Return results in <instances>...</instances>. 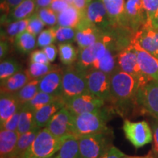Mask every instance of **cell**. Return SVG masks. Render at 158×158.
<instances>
[{
	"mask_svg": "<svg viewBox=\"0 0 158 158\" xmlns=\"http://www.w3.org/2000/svg\"><path fill=\"white\" fill-rule=\"evenodd\" d=\"M112 102L110 107L114 112L127 114L138 104V93L141 84L135 77L116 69L110 75Z\"/></svg>",
	"mask_w": 158,
	"mask_h": 158,
	"instance_id": "obj_1",
	"label": "cell"
},
{
	"mask_svg": "<svg viewBox=\"0 0 158 158\" xmlns=\"http://www.w3.org/2000/svg\"><path fill=\"white\" fill-rule=\"evenodd\" d=\"M114 113L110 106L78 115H73V134L77 138L108 131L107 123Z\"/></svg>",
	"mask_w": 158,
	"mask_h": 158,
	"instance_id": "obj_2",
	"label": "cell"
},
{
	"mask_svg": "<svg viewBox=\"0 0 158 158\" xmlns=\"http://www.w3.org/2000/svg\"><path fill=\"white\" fill-rule=\"evenodd\" d=\"M70 136V135H69ZM58 138L46 127L41 128L36 138L21 158H48L59 151L67 138Z\"/></svg>",
	"mask_w": 158,
	"mask_h": 158,
	"instance_id": "obj_3",
	"label": "cell"
},
{
	"mask_svg": "<svg viewBox=\"0 0 158 158\" xmlns=\"http://www.w3.org/2000/svg\"><path fill=\"white\" fill-rule=\"evenodd\" d=\"M89 92L86 70L76 64L67 65L63 69L62 98L64 102L69 99Z\"/></svg>",
	"mask_w": 158,
	"mask_h": 158,
	"instance_id": "obj_4",
	"label": "cell"
},
{
	"mask_svg": "<svg viewBox=\"0 0 158 158\" xmlns=\"http://www.w3.org/2000/svg\"><path fill=\"white\" fill-rule=\"evenodd\" d=\"M110 130L78 138L79 150L82 158H100L111 145Z\"/></svg>",
	"mask_w": 158,
	"mask_h": 158,
	"instance_id": "obj_5",
	"label": "cell"
},
{
	"mask_svg": "<svg viewBox=\"0 0 158 158\" xmlns=\"http://www.w3.org/2000/svg\"><path fill=\"white\" fill-rule=\"evenodd\" d=\"M115 36V30L111 29L105 31L103 36L89 46L84 48H79L78 60L76 64L84 70L92 69V65L97 60L103 56L107 50L108 45Z\"/></svg>",
	"mask_w": 158,
	"mask_h": 158,
	"instance_id": "obj_6",
	"label": "cell"
},
{
	"mask_svg": "<svg viewBox=\"0 0 158 158\" xmlns=\"http://www.w3.org/2000/svg\"><path fill=\"white\" fill-rule=\"evenodd\" d=\"M86 79L89 92L103 100L106 104L111 105L110 75L96 69L86 70Z\"/></svg>",
	"mask_w": 158,
	"mask_h": 158,
	"instance_id": "obj_7",
	"label": "cell"
},
{
	"mask_svg": "<svg viewBox=\"0 0 158 158\" xmlns=\"http://www.w3.org/2000/svg\"><path fill=\"white\" fill-rule=\"evenodd\" d=\"M124 135L136 149L144 147L153 141V132L146 121H124L122 126Z\"/></svg>",
	"mask_w": 158,
	"mask_h": 158,
	"instance_id": "obj_8",
	"label": "cell"
},
{
	"mask_svg": "<svg viewBox=\"0 0 158 158\" xmlns=\"http://www.w3.org/2000/svg\"><path fill=\"white\" fill-rule=\"evenodd\" d=\"M117 68L137 79L141 87L151 79L143 73L138 62L137 55L133 45L130 44L117 54Z\"/></svg>",
	"mask_w": 158,
	"mask_h": 158,
	"instance_id": "obj_9",
	"label": "cell"
},
{
	"mask_svg": "<svg viewBox=\"0 0 158 158\" xmlns=\"http://www.w3.org/2000/svg\"><path fill=\"white\" fill-rule=\"evenodd\" d=\"M106 106L102 99L87 92L76 96L65 101V106L73 115L98 110Z\"/></svg>",
	"mask_w": 158,
	"mask_h": 158,
	"instance_id": "obj_10",
	"label": "cell"
},
{
	"mask_svg": "<svg viewBox=\"0 0 158 158\" xmlns=\"http://www.w3.org/2000/svg\"><path fill=\"white\" fill-rule=\"evenodd\" d=\"M138 104L144 111L158 119V81L152 80L140 87Z\"/></svg>",
	"mask_w": 158,
	"mask_h": 158,
	"instance_id": "obj_11",
	"label": "cell"
},
{
	"mask_svg": "<svg viewBox=\"0 0 158 158\" xmlns=\"http://www.w3.org/2000/svg\"><path fill=\"white\" fill-rule=\"evenodd\" d=\"M83 14L85 19L103 31L115 29L102 0H92L86 6Z\"/></svg>",
	"mask_w": 158,
	"mask_h": 158,
	"instance_id": "obj_12",
	"label": "cell"
},
{
	"mask_svg": "<svg viewBox=\"0 0 158 158\" xmlns=\"http://www.w3.org/2000/svg\"><path fill=\"white\" fill-rule=\"evenodd\" d=\"M45 127L58 138L74 135L73 114L64 106L51 118Z\"/></svg>",
	"mask_w": 158,
	"mask_h": 158,
	"instance_id": "obj_13",
	"label": "cell"
},
{
	"mask_svg": "<svg viewBox=\"0 0 158 158\" xmlns=\"http://www.w3.org/2000/svg\"><path fill=\"white\" fill-rule=\"evenodd\" d=\"M131 42L137 43L145 51L158 58V29L147 22L133 35Z\"/></svg>",
	"mask_w": 158,
	"mask_h": 158,
	"instance_id": "obj_14",
	"label": "cell"
},
{
	"mask_svg": "<svg viewBox=\"0 0 158 158\" xmlns=\"http://www.w3.org/2000/svg\"><path fill=\"white\" fill-rule=\"evenodd\" d=\"M76 42L79 48H84L96 43L103 36L105 31L92 24L83 15L76 27Z\"/></svg>",
	"mask_w": 158,
	"mask_h": 158,
	"instance_id": "obj_15",
	"label": "cell"
},
{
	"mask_svg": "<svg viewBox=\"0 0 158 158\" xmlns=\"http://www.w3.org/2000/svg\"><path fill=\"white\" fill-rule=\"evenodd\" d=\"M125 15L128 27L133 34L147 22L148 19L141 0H127L125 2Z\"/></svg>",
	"mask_w": 158,
	"mask_h": 158,
	"instance_id": "obj_16",
	"label": "cell"
},
{
	"mask_svg": "<svg viewBox=\"0 0 158 158\" xmlns=\"http://www.w3.org/2000/svg\"><path fill=\"white\" fill-rule=\"evenodd\" d=\"M137 55L138 62L143 73L151 80L158 81V58L145 51L137 43L131 42Z\"/></svg>",
	"mask_w": 158,
	"mask_h": 158,
	"instance_id": "obj_17",
	"label": "cell"
},
{
	"mask_svg": "<svg viewBox=\"0 0 158 158\" xmlns=\"http://www.w3.org/2000/svg\"><path fill=\"white\" fill-rule=\"evenodd\" d=\"M63 69L57 66L54 70L40 78L39 84L40 92L62 97Z\"/></svg>",
	"mask_w": 158,
	"mask_h": 158,
	"instance_id": "obj_18",
	"label": "cell"
},
{
	"mask_svg": "<svg viewBox=\"0 0 158 158\" xmlns=\"http://www.w3.org/2000/svg\"><path fill=\"white\" fill-rule=\"evenodd\" d=\"M102 2L114 28L130 29L126 19L124 0H102Z\"/></svg>",
	"mask_w": 158,
	"mask_h": 158,
	"instance_id": "obj_19",
	"label": "cell"
},
{
	"mask_svg": "<svg viewBox=\"0 0 158 158\" xmlns=\"http://www.w3.org/2000/svg\"><path fill=\"white\" fill-rule=\"evenodd\" d=\"M36 12V0H24L7 15H2V25L27 19Z\"/></svg>",
	"mask_w": 158,
	"mask_h": 158,
	"instance_id": "obj_20",
	"label": "cell"
},
{
	"mask_svg": "<svg viewBox=\"0 0 158 158\" xmlns=\"http://www.w3.org/2000/svg\"><path fill=\"white\" fill-rule=\"evenodd\" d=\"M64 106L65 102L62 98H60L37 109L35 111V122L37 127H46L51 118Z\"/></svg>",
	"mask_w": 158,
	"mask_h": 158,
	"instance_id": "obj_21",
	"label": "cell"
},
{
	"mask_svg": "<svg viewBox=\"0 0 158 158\" xmlns=\"http://www.w3.org/2000/svg\"><path fill=\"white\" fill-rule=\"evenodd\" d=\"M19 134L17 131L1 129L0 131V157H15Z\"/></svg>",
	"mask_w": 158,
	"mask_h": 158,
	"instance_id": "obj_22",
	"label": "cell"
},
{
	"mask_svg": "<svg viewBox=\"0 0 158 158\" xmlns=\"http://www.w3.org/2000/svg\"><path fill=\"white\" fill-rule=\"evenodd\" d=\"M22 105L14 93L1 92L0 96V124H3L13 116Z\"/></svg>",
	"mask_w": 158,
	"mask_h": 158,
	"instance_id": "obj_23",
	"label": "cell"
},
{
	"mask_svg": "<svg viewBox=\"0 0 158 158\" xmlns=\"http://www.w3.org/2000/svg\"><path fill=\"white\" fill-rule=\"evenodd\" d=\"M112 40L108 45L105 54L94 63L92 68L101 70L109 75H111L118 68L117 54L118 52L111 45Z\"/></svg>",
	"mask_w": 158,
	"mask_h": 158,
	"instance_id": "obj_24",
	"label": "cell"
},
{
	"mask_svg": "<svg viewBox=\"0 0 158 158\" xmlns=\"http://www.w3.org/2000/svg\"><path fill=\"white\" fill-rule=\"evenodd\" d=\"M31 78L28 70H21L10 78L1 81V92L15 93L28 83Z\"/></svg>",
	"mask_w": 158,
	"mask_h": 158,
	"instance_id": "obj_25",
	"label": "cell"
},
{
	"mask_svg": "<svg viewBox=\"0 0 158 158\" xmlns=\"http://www.w3.org/2000/svg\"><path fill=\"white\" fill-rule=\"evenodd\" d=\"M82 12L73 5H70L67 9L58 13L57 25L60 27L75 28L80 23L83 18Z\"/></svg>",
	"mask_w": 158,
	"mask_h": 158,
	"instance_id": "obj_26",
	"label": "cell"
},
{
	"mask_svg": "<svg viewBox=\"0 0 158 158\" xmlns=\"http://www.w3.org/2000/svg\"><path fill=\"white\" fill-rule=\"evenodd\" d=\"M29 18L4 24V29H1L2 38L3 37V40H7L10 42L14 43L15 37L23 31L27 30L29 24Z\"/></svg>",
	"mask_w": 158,
	"mask_h": 158,
	"instance_id": "obj_27",
	"label": "cell"
},
{
	"mask_svg": "<svg viewBox=\"0 0 158 158\" xmlns=\"http://www.w3.org/2000/svg\"><path fill=\"white\" fill-rule=\"evenodd\" d=\"M37 127L35 122V111L27 105H23L20 113L19 124L17 132L19 135Z\"/></svg>",
	"mask_w": 158,
	"mask_h": 158,
	"instance_id": "obj_28",
	"label": "cell"
},
{
	"mask_svg": "<svg viewBox=\"0 0 158 158\" xmlns=\"http://www.w3.org/2000/svg\"><path fill=\"white\" fill-rule=\"evenodd\" d=\"M14 44L20 53L27 54L31 53L37 46L36 36L26 30L15 37Z\"/></svg>",
	"mask_w": 158,
	"mask_h": 158,
	"instance_id": "obj_29",
	"label": "cell"
},
{
	"mask_svg": "<svg viewBox=\"0 0 158 158\" xmlns=\"http://www.w3.org/2000/svg\"><path fill=\"white\" fill-rule=\"evenodd\" d=\"M56 155L59 158H82L79 150L78 138L74 135L67 138Z\"/></svg>",
	"mask_w": 158,
	"mask_h": 158,
	"instance_id": "obj_30",
	"label": "cell"
},
{
	"mask_svg": "<svg viewBox=\"0 0 158 158\" xmlns=\"http://www.w3.org/2000/svg\"><path fill=\"white\" fill-rule=\"evenodd\" d=\"M40 80V78L31 79L21 89L14 93L19 102L22 106L30 101L39 92Z\"/></svg>",
	"mask_w": 158,
	"mask_h": 158,
	"instance_id": "obj_31",
	"label": "cell"
},
{
	"mask_svg": "<svg viewBox=\"0 0 158 158\" xmlns=\"http://www.w3.org/2000/svg\"><path fill=\"white\" fill-rule=\"evenodd\" d=\"M41 128L39 127H35L34 129L29 130V131L19 135L18 139L16 149H15V157L21 158L23 153L28 149L31 144L34 141L36 136L40 130Z\"/></svg>",
	"mask_w": 158,
	"mask_h": 158,
	"instance_id": "obj_32",
	"label": "cell"
},
{
	"mask_svg": "<svg viewBox=\"0 0 158 158\" xmlns=\"http://www.w3.org/2000/svg\"><path fill=\"white\" fill-rule=\"evenodd\" d=\"M58 50L59 59L63 64H73L78 60L79 50H77L72 43H60Z\"/></svg>",
	"mask_w": 158,
	"mask_h": 158,
	"instance_id": "obj_33",
	"label": "cell"
},
{
	"mask_svg": "<svg viewBox=\"0 0 158 158\" xmlns=\"http://www.w3.org/2000/svg\"><path fill=\"white\" fill-rule=\"evenodd\" d=\"M52 29L54 32L56 42L58 43L59 44L76 42V31L75 28L60 27V26L56 25L55 27H53Z\"/></svg>",
	"mask_w": 158,
	"mask_h": 158,
	"instance_id": "obj_34",
	"label": "cell"
},
{
	"mask_svg": "<svg viewBox=\"0 0 158 158\" xmlns=\"http://www.w3.org/2000/svg\"><path fill=\"white\" fill-rule=\"evenodd\" d=\"M21 70V65L15 59H3L0 63V80H5Z\"/></svg>",
	"mask_w": 158,
	"mask_h": 158,
	"instance_id": "obj_35",
	"label": "cell"
},
{
	"mask_svg": "<svg viewBox=\"0 0 158 158\" xmlns=\"http://www.w3.org/2000/svg\"><path fill=\"white\" fill-rule=\"evenodd\" d=\"M60 98H62V97L54 96L39 91L36 94V95L31 99L30 101L27 102L26 105H27L29 108L36 111L37 109L43 107V106L50 103V102L54 101V100Z\"/></svg>",
	"mask_w": 158,
	"mask_h": 158,
	"instance_id": "obj_36",
	"label": "cell"
},
{
	"mask_svg": "<svg viewBox=\"0 0 158 158\" xmlns=\"http://www.w3.org/2000/svg\"><path fill=\"white\" fill-rule=\"evenodd\" d=\"M57 65L49 64H43V63L30 62L28 70L29 74L32 78H41L45 76L51 70H53Z\"/></svg>",
	"mask_w": 158,
	"mask_h": 158,
	"instance_id": "obj_37",
	"label": "cell"
},
{
	"mask_svg": "<svg viewBox=\"0 0 158 158\" xmlns=\"http://www.w3.org/2000/svg\"><path fill=\"white\" fill-rule=\"evenodd\" d=\"M36 13L45 26L53 27L57 25L58 14L55 13L50 7L37 10Z\"/></svg>",
	"mask_w": 158,
	"mask_h": 158,
	"instance_id": "obj_38",
	"label": "cell"
},
{
	"mask_svg": "<svg viewBox=\"0 0 158 158\" xmlns=\"http://www.w3.org/2000/svg\"><path fill=\"white\" fill-rule=\"evenodd\" d=\"M56 42L55 35L52 27L43 30L37 39V45L40 48H44Z\"/></svg>",
	"mask_w": 158,
	"mask_h": 158,
	"instance_id": "obj_39",
	"label": "cell"
},
{
	"mask_svg": "<svg viewBox=\"0 0 158 158\" xmlns=\"http://www.w3.org/2000/svg\"><path fill=\"white\" fill-rule=\"evenodd\" d=\"M45 23L43 22L42 20L40 19L36 12L29 18V21L27 30L34 35L35 36L39 35L40 33L43 31L45 27Z\"/></svg>",
	"mask_w": 158,
	"mask_h": 158,
	"instance_id": "obj_40",
	"label": "cell"
},
{
	"mask_svg": "<svg viewBox=\"0 0 158 158\" xmlns=\"http://www.w3.org/2000/svg\"><path fill=\"white\" fill-rule=\"evenodd\" d=\"M21 107L13 116H11L8 119L6 120L3 124L0 125L1 126V129L11 130V131H17L18 127H19L20 113H21Z\"/></svg>",
	"mask_w": 158,
	"mask_h": 158,
	"instance_id": "obj_41",
	"label": "cell"
},
{
	"mask_svg": "<svg viewBox=\"0 0 158 158\" xmlns=\"http://www.w3.org/2000/svg\"><path fill=\"white\" fill-rule=\"evenodd\" d=\"M148 19H151L158 10V0H141Z\"/></svg>",
	"mask_w": 158,
	"mask_h": 158,
	"instance_id": "obj_42",
	"label": "cell"
},
{
	"mask_svg": "<svg viewBox=\"0 0 158 158\" xmlns=\"http://www.w3.org/2000/svg\"><path fill=\"white\" fill-rule=\"evenodd\" d=\"M24 0H1L2 15H7Z\"/></svg>",
	"mask_w": 158,
	"mask_h": 158,
	"instance_id": "obj_43",
	"label": "cell"
},
{
	"mask_svg": "<svg viewBox=\"0 0 158 158\" xmlns=\"http://www.w3.org/2000/svg\"><path fill=\"white\" fill-rule=\"evenodd\" d=\"M30 62L43 63V64H49L48 57L45 54L44 51L42 50H37L31 53L30 55Z\"/></svg>",
	"mask_w": 158,
	"mask_h": 158,
	"instance_id": "obj_44",
	"label": "cell"
},
{
	"mask_svg": "<svg viewBox=\"0 0 158 158\" xmlns=\"http://www.w3.org/2000/svg\"><path fill=\"white\" fill-rule=\"evenodd\" d=\"M152 127V130L153 132V156L155 158H158V119H157V118H156L155 122H153Z\"/></svg>",
	"mask_w": 158,
	"mask_h": 158,
	"instance_id": "obj_45",
	"label": "cell"
},
{
	"mask_svg": "<svg viewBox=\"0 0 158 158\" xmlns=\"http://www.w3.org/2000/svg\"><path fill=\"white\" fill-rule=\"evenodd\" d=\"M70 5L68 2H67L64 0H53L52 3L50 6L51 9L54 10L57 14L65 9H67Z\"/></svg>",
	"mask_w": 158,
	"mask_h": 158,
	"instance_id": "obj_46",
	"label": "cell"
},
{
	"mask_svg": "<svg viewBox=\"0 0 158 158\" xmlns=\"http://www.w3.org/2000/svg\"><path fill=\"white\" fill-rule=\"evenodd\" d=\"M43 51L46 54L50 62H54L57 56V54L59 53V50H57L56 45H54V44L49 45L48 46L44 47V48H43Z\"/></svg>",
	"mask_w": 158,
	"mask_h": 158,
	"instance_id": "obj_47",
	"label": "cell"
},
{
	"mask_svg": "<svg viewBox=\"0 0 158 158\" xmlns=\"http://www.w3.org/2000/svg\"><path fill=\"white\" fill-rule=\"evenodd\" d=\"M125 155H124L119 149L112 146L100 158H124Z\"/></svg>",
	"mask_w": 158,
	"mask_h": 158,
	"instance_id": "obj_48",
	"label": "cell"
},
{
	"mask_svg": "<svg viewBox=\"0 0 158 158\" xmlns=\"http://www.w3.org/2000/svg\"><path fill=\"white\" fill-rule=\"evenodd\" d=\"M10 50V43L7 40H1L0 43V59L3 60L8 54Z\"/></svg>",
	"mask_w": 158,
	"mask_h": 158,
	"instance_id": "obj_49",
	"label": "cell"
},
{
	"mask_svg": "<svg viewBox=\"0 0 158 158\" xmlns=\"http://www.w3.org/2000/svg\"><path fill=\"white\" fill-rule=\"evenodd\" d=\"M92 0H73V5L75 6L81 12L84 13L86 6Z\"/></svg>",
	"mask_w": 158,
	"mask_h": 158,
	"instance_id": "obj_50",
	"label": "cell"
},
{
	"mask_svg": "<svg viewBox=\"0 0 158 158\" xmlns=\"http://www.w3.org/2000/svg\"><path fill=\"white\" fill-rule=\"evenodd\" d=\"M53 0H36V10L40 8L50 7Z\"/></svg>",
	"mask_w": 158,
	"mask_h": 158,
	"instance_id": "obj_51",
	"label": "cell"
},
{
	"mask_svg": "<svg viewBox=\"0 0 158 158\" xmlns=\"http://www.w3.org/2000/svg\"><path fill=\"white\" fill-rule=\"evenodd\" d=\"M154 28L158 29V10L151 19H148Z\"/></svg>",
	"mask_w": 158,
	"mask_h": 158,
	"instance_id": "obj_52",
	"label": "cell"
},
{
	"mask_svg": "<svg viewBox=\"0 0 158 158\" xmlns=\"http://www.w3.org/2000/svg\"><path fill=\"white\" fill-rule=\"evenodd\" d=\"M124 158H155L153 155H148L147 156H143V157H137V156H127L125 155Z\"/></svg>",
	"mask_w": 158,
	"mask_h": 158,
	"instance_id": "obj_53",
	"label": "cell"
},
{
	"mask_svg": "<svg viewBox=\"0 0 158 158\" xmlns=\"http://www.w3.org/2000/svg\"><path fill=\"white\" fill-rule=\"evenodd\" d=\"M64 1H66L67 2H68L70 5H73V0H64Z\"/></svg>",
	"mask_w": 158,
	"mask_h": 158,
	"instance_id": "obj_54",
	"label": "cell"
},
{
	"mask_svg": "<svg viewBox=\"0 0 158 158\" xmlns=\"http://www.w3.org/2000/svg\"><path fill=\"white\" fill-rule=\"evenodd\" d=\"M48 158H59V157H58V156L56 155V156H54V157H53V156H52V157H48Z\"/></svg>",
	"mask_w": 158,
	"mask_h": 158,
	"instance_id": "obj_55",
	"label": "cell"
},
{
	"mask_svg": "<svg viewBox=\"0 0 158 158\" xmlns=\"http://www.w3.org/2000/svg\"><path fill=\"white\" fill-rule=\"evenodd\" d=\"M11 158H16V157H11Z\"/></svg>",
	"mask_w": 158,
	"mask_h": 158,
	"instance_id": "obj_56",
	"label": "cell"
}]
</instances>
